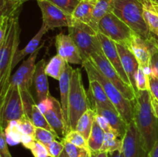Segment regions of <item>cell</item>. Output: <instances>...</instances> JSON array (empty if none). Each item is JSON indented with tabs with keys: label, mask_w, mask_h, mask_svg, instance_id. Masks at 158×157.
<instances>
[{
	"label": "cell",
	"mask_w": 158,
	"mask_h": 157,
	"mask_svg": "<svg viewBox=\"0 0 158 157\" xmlns=\"http://www.w3.org/2000/svg\"><path fill=\"white\" fill-rule=\"evenodd\" d=\"M37 105H38L39 109H40V111L44 114L46 111L49 110L52 106V96L49 95L46 99L43 100L41 102H39Z\"/></svg>",
	"instance_id": "cell-46"
},
{
	"label": "cell",
	"mask_w": 158,
	"mask_h": 157,
	"mask_svg": "<svg viewBox=\"0 0 158 157\" xmlns=\"http://www.w3.org/2000/svg\"><path fill=\"white\" fill-rule=\"evenodd\" d=\"M42 12L43 24L49 29L60 27H71L73 24V18L71 14L67 13L46 0H36Z\"/></svg>",
	"instance_id": "cell-10"
},
{
	"label": "cell",
	"mask_w": 158,
	"mask_h": 157,
	"mask_svg": "<svg viewBox=\"0 0 158 157\" xmlns=\"http://www.w3.org/2000/svg\"><path fill=\"white\" fill-rule=\"evenodd\" d=\"M148 78H149L150 92L151 95L158 100V77L151 72L148 75Z\"/></svg>",
	"instance_id": "cell-42"
},
{
	"label": "cell",
	"mask_w": 158,
	"mask_h": 157,
	"mask_svg": "<svg viewBox=\"0 0 158 157\" xmlns=\"http://www.w3.org/2000/svg\"><path fill=\"white\" fill-rule=\"evenodd\" d=\"M89 82L87 95L91 105V109L100 107L118 112L112 102L108 98L101 83L97 79H89Z\"/></svg>",
	"instance_id": "cell-18"
},
{
	"label": "cell",
	"mask_w": 158,
	"mask_h": 157,
	"mask_svg": "<svg viewBox=\"0 0 158 157\" xmlns=\"http://www.w3.org/2000/svg\"><path fill=\"white\" fill-rule=\"evenodd\" d=\"M94 110H95L97 115H102L105 119H106L113 129H114V131L119 135V137L123 139V136L126 133L127 129V124L119 115L118 112L100 107L94 108Z\"/></svg>",
	"instance_id": "cell-22"
},
{
	"label": "cell",
	"mask_w": 158,
	"mask_h": 157,
	"mask_svg": "<svg viewBox=\"0 0 158 157\" xmlns=\"http://www.w3.org/2000/svg\"><path fill=\"white\" fill-rule=\"evenodd\" d=\"M22 4L19 0H0V17H12L19 14Z\"/></svg>",
	"instance_id": "cell-30"
},
{
	"label": "cell",
	"mask_w": 158,
	"mask_h": 157,
	"mask_svg": "<svg viewBox=\"0 0 158 157\" xmlns=\"http://www.w3.org/2000/svg\"><path fill=\"white\" fill-rule=\"evenodd\" d=\"M10 18L6 17H0V44L4 41L9 26Z\"/></svg>",
	"instance_id": "cell-44"
},
{
	"label": "cell",
	"mask_w": 158,
	"mask_h": 157,
	"mask_svg": "<svg viewBox=\"0 0 158 157\" xmlns=\"http://www.w3.org/2000/svg\"><path fill=\"white\" fill-rule=\"evenodd\" d=\"M57 138H59V136L56 134L53 133L52 132H50L47 129H42V128H36L35 129L34 139H35V141L43 143L44 146H46L54 140H56Z\"/></svg>",
	"instance_id": "cell-35"
},
{
	"label": "cell",
	"mask_w": 158,
	"mask_h": 157,
	"mask_svg": "<svg viewBox=\"0 0 158 157\" xmlns=\"http://www.w3.org/2000/svg\"><path fill=\"white\" fill-rule=\"evenodd\" d=\"M152 7L153 9H154V10L157 12V14L158 15V6H157V5H154L152 3Z\"/></svg>",
	"instance_id": "cell-53"
},
{
	"label": "cell",
	"mask_w": 158,
	"mask_h": 157,
	"mask_svg": "<svg viewBox=\"0 0 158 157\" xmlns=\"http://www.w3.org/2000/svg\"><path fill=\"white\" fill-rule=\"evenodd\" d=\"M82 1H97V0H82Z\"/></svg>",
	"instance_id": "cell-58"
},
{
	"label": "cell",
	"mask_w": 158,
	"mask_h": 157,
	"mask_svg": "<svg viewBox=\"0 0 158 157\" xmlns=\"http://www.w3.org/2000/svg\"><path fill=\"white\" fill-rule=\"evenodd\" d=\"M136 87L138 91H150L148 75L140 67L136 75Z\"/></svg>",
	"instance_id": "cell-39"
},
{
	"label": "cell",
	"mask_w": 158,
	"mask_h": 157,
	"mask_svg": "<svg viewBox=\"0 0 158 157\" xmlns=\"http://www.w3.org/2000/svg\"><path fill=\"white\" fill-rule=\"evenodd\" d=\"M90 61L94 63L97 69L120 90L125 98L131 100L135 99L136 95L132 86L124 83L103 52L93 55Z\"/></svg>",
	"instance_id": "cell-9"
},
{
	"label": "cell",
	"mask_w": 158,
	"mask_h": 157,
	"mask_svg": "<svg viewBox=\"0 0 158 157\" xmlns=\"http://www.w3.org/2000/svg\"><path fill=\"white\" fill-rule=\"evenodd\" d=\"M0 157H1V156H0Z\"/></svg>",
	"instance_id": "cell-59"
},
{
	"label": "cell",
	"mask_w": 158,
	"mask_h": 157,
	"mask_svg": "<svg viewBox=\"0 0 158 157\" xmlns=\"http://www.w3.org/2000/svg\"><path fill=\"white\" fill-rule=\"evenodd\" d=\"M18 15L9 20V29L5 39L0 44V99H2L9 87L12 70V62L19 44L20 27Z\"/></svg>",
	"instance_id": "cell-2"
},
{
	"label": "cell",
	"mask_w": 158,
	"mask_h": 157,
	"mask_svg": "<svg viewBox=\"0 0 158 157\" xmlns=\"http://www.w3.org/2000/svg\"><path fill=\"white\" fill-rule=\"evenodd\" d=\"M27 115L21 89L17 86L8 87L0 103V127L4 130L12 121H17Z\"/></svg>",
	"instance_id": "cell-6"
},
{
	"label": "cell",
	"mask_w": 158,
	"mask_h": 157,
	"mask_svg": "<svg viewBox=\"0 0 158 157\" xmlns=\"http://www.w3.org/2000/svg\"><path fill=\"white\" fill-rule=\"evenodd\" d=\"M0 156L12 157L8 148V143L6 142L4 130H1L0 133Z\"/></svg>",
	"instance_id": "cell-43"
},
{
	"label": "cell",
	"mask_w": 158,
	"mask_h": 157,
	"mask_svg": "<svg viewBox=\"0 0 158 157\" xmlns=\"http://www.w3.org/2000/svg\"><path fill=\"white\" fill-rule=\"evenodd\" d=\"M96 115L97 113L95 110L93 109H89L80 117L77 124L76 130L78 131L86 140H88L90 135L93 125L96 119Z\"/></svg>",
	"instance_id": "cell-26"
},
{
	"label": "cell",
	"mask_w": 158,
	"mask_h": 157,
	"mask_svg": "<svg viewBox=\"0 0 158 157\" xmlns=\"http://www.w3.org/2000/svg\"><path fill=\"white\" fill-rule=\"evenodd\" d=\"M97 35H98L100 43H101L102 49H103L105 56L109 60L110 62L112 64V66L115 68V69L117 71L118 74L121 77L122 79L124 81V83L131 86L129 78H128L123 67V65H122L121 59H120L115 42L113 41L112 39L106 37V35H104L100 32L97 33Z\"/></svg>",
	"instance_id": "cell-15"
},
{
	"label": "cell",
	"mask_w": 158,
	"mask_h": 157,
	"mask_svg": "<svg viewBox=\"0 0 158 157\" xmlns=\"http://www.w3.org/2000/svg\"><path fill=\"white\" fill-rule=\"evenodd\" d=\"M143 18L151 35L158 38V15L153 9L151 0H144Z\"/></svg>",
	"instance_id": "cell-27"
},
{
	"label": "cell",
	"mask_w": 158,
	"mask_h": 157,
	"mask_svg": "<svg viewBox=\"0 0 158 157\" xmlns=\"http://www.w3.org/2000/svg\"><path fill=\"white\" fill-rule=\"evenodd\" d=\"M6 139L8 144L16 145L21 143L22 132L19 129L17 121H12L4 129Z\"/></svg>",
	"instance_id": "cell-32"
},
{
	"label": "cell",
	"mask_w": 158,
	"mask_h": 157,
	"mask_svg": "<svg viewBox=\"0 0 158 157\" xmlns=\"http://www.w3.org/2000/svg\"><path fill=\"white\" fill-rule=\"evenodd\" d=\"M96 120H97V123H98L99 125L100 126V127L103 129V131H104L105 132H116L115 131H114V129L112 128V126H110L109 122L107 121V119H105L103 116H102V115H97H97H96ZM116 133H117V132H116Z\"/></svg>",
	"instance_id": "cell-45"
},
{
	"label": "cell",
	"mask_w": 158,
	"mask_h": 157,
	"mask_svg": "<svg viewBox=\"0 0 158 157\" xmlns=\"http://www.w3.org/2000/svg\"><path fill=\"white\" fill-rule=\"evenodd\" d=\"M49 30V28L45 26L44 24H43L41 28L40 29V30L34 35L33 38L29 42V43L26 45V47L23 48V49H20V50L17 51L15 55V57H14L13 62H12V69L25 57L27 56V55H32L34 52H35L37 50V49L40 47V43L41 42L42 38H43V35Z\"/></svg>",
	"instance_id": "cell-21"
},
{
	"label": "cell",
	"mask_w": 158,
	"mask_h": 157,
	"mask_svg": "<svg viewBox=\"0 0 158 157\" xmlns=\"http://www.w3.org/2000/svg\"><path fill=\"white\" fill-rule=\"evenodd\" d=\"M114 0H97L93 13V18L89 27L96 32H99V23L100 20L113 11Z\"/></svg>",
	"instance_id": "cell-23"
},
{
	"label": "cell",
	"mask_w": 158,
	"mask_h": 157,
	"mask_svg": "<svg viewBox=\"0 0 158 157\" xmlns=\"http://www.w3.org/2000/svg\"><path fill=\"white\" fill-rule=\"evenodd\" d=\"M63 139L66 140V141L69 142V143H72V144L75 145V146H79L80 148L86 149V150H89V147H88L87 140L77 130H71L68 132L66 136Z\"/></svg>",
	"instance_id": "cell-34"
},
{
	"label": "cell",
	"mask_w": 158,
	"mask_h": 157,
	"mask_svg": "<svg viewBox=\"0 0 158 157\" xmlns=\"http://www.w3.org/2000/svg\"><path fill=\"white\" fill-rule=\"evenodd\" d=\"M123 147V139L118 136L116 132H105L103 146L100 152H106L108 153L116 150H120Z\"/></svg>",
	"instance_id": "cell-29"
},
{
	"label": "cell",
	"mask_w": 158,
	"mask_h": 157,
	"mask_svg": "<svg viewBox=\"0 0 158 157\" xmlns=\"http://www.w3.org/2000/svg\"><path fill=\"white\" fill-rule=\"evenodd\" d=\"M29 118H30L32 123H33L34 126L36 128H42V129H47V130L56 134V132H54L53 129H52L50 125L48 123L44 114L40 111V109H39L38 105L35 104V103L32 105Z\"/></svg>",
	"instance_id": "cell-31"
},
{
	"label": "cell",
	"mask_w": 158,
	"mask_h": 157,
	"mask_svg": "<svg viewBox=\"0 0 158 157\" xmlns=\"http://www.w3.org/2000/svg\"><path fill=\"white\" fill-rule=\"evenodd\" d=\"M110 157H124L123 152L122 149L120 150H116L114 152H110Z\"/></svg>",
	"instance_id": "cell-50"
},
{
	"label": "cell",
	"mask_w": 158,
	"mask_h": 157,
	"mask_svg": "<svg viewBox=\"0 0 158 157\" xmlns=\"http://www.w3.org/2000/svg\"><path fill=\"white\" fill-rule=\"evenodd\" d=\"M46 147L49 157H59L65 149L63 142H59L57 140L49 143L46 145Z\"/></svg>",
	"instance_id": "cell-40"
},
{
	"label": "cell",
	"mask_w": 158,
	"mask_h": 157,
	"mask_svg": "<svg viewBox=\"0 0 158 157\" xmlns=\"http://www.w3.org/2000/svg\"><path fill=\"white\" fill-rule=\"evenodd\" d=\"M144 0H114L113 11L131 29L144 39L151 36L143 18Z\"/></svg>",
	"instance_id": "cell-4"
},
{
	"label": "cell",
	"mask_w": 158,
	"mask_h": 157,
	"mask_svg": "<svg viewBox=\"0 0 158 157\" xmlns=\"http://www.w3.org/2000/svg\"><path fill=\"white\" fill-rule=\"evenodd\" d=\"M62 142L64 144L65 151L69 157H87L91 153L90 151L75 146L66 140L63 139Z\"/></svg>",
	"instance_id": "cell-36"
},
{
	"label": "cell",
	"mask_w": 158,
	"mask_h": 157,
	"mask_svg": "<svg viewBox=\"0 0 158 157\" xmlns=\"http://www.w3.org/2000/svg\"><path fill=\"white\" fill-rule=\"evenodd\" d=\"M143 157H150L149 153H148V152H146V153H145V155H144V156H143Z\"/></svg>",
	"instance_id": "cell-56"
},
{
	"label": "cell",
	"mask_w": 158,
	"mask_h": 157,
	"mask_svg": "<svg viewBox=\"0 0 158 157\" xmlns=\"http://www.w3.org/2000/svg\"><path fill=\"white\" fill-rule=\"evenodd\" d=\"M35 141V139H34V137L29 135H26V134H22L21 143L23 145V146H24L25 148H26V149H30L31 146H32V143Z\"/></svg>",
	"instance_id": "cell-47"
},
{
	"label": "cell",
	"mask_w": 158,
	"mask_h": 157,
	"mask_svg": "<svg viewBox=\"0 0 158 157\" xmlns=\"http://www.w3.org/2000/svg\"><path fill=\"white\" fill-rule=\"evenodd\" d=\"M52 129L59 137L64 139L68 132L67 123L65 119L61 103L52 97V106L44 113Z\"/></svg>",
	"instance_id": "cell-17"
},
{
	"label": "cell",
	"mask_w": 158,
	"mask_h": 157,
	"mask_svg": "<svg viewBox=\"0 0 158 157\" xmlns=\"http://www.w3.org/2000/svg\"><path fill=\"white\" fill-rule=\"evenodd\" d=\"M116 45H117V50H118L119 55L121 59L123 67L136 95L138 92L136 87V75L140 68L139 63L134 54L127 46L125 44H121V43H116Z\"/></svg>",
	"instance_id": "cell-16"
},
{
	"label": "cell",
	"mask_w": 158,
	"mask_h": 157,
	"mask_svg": "<svg viewBox=\"0 0 158 157\" xmlns=\"http://www.w3.org/2000/svg\"><path fill=\"white\" fill-rule=\"evenodd\" d=\"M69 29V35L75 42L80 55L83 64L89 61L94 54L103 53L101 43L97 35L89 33L76 26H71Z\"/></svg>",
	"instance_id": "cell-8"
},
{
	"label": "cell",
	"mask_w": 158,
	"mask_h": 157,
	"mask_svg": "<svg viewBox=\"0 0 158 157\" xmlns=\"http://www.w3.org/2000/svg\"><path fill=\"white\" fill-rule=\"evenodd\" d=\"M128 47L135 55L140 67L143 69L148 75L151 74V48L148 40L135 33L131 38Z\"/></svg>",
	"instance_id": "cell-14"
},
{
	"label": "cell",
	"mask_w": 158,
	"mask_h": 157,
	"mask_svg": "<svg viewBox=\"0 0 158 157\" xmlns=\"http://www.w3.org/2000/svg\"><path fill=\"white\" fill-rule=\"evenodd\" d=\"M59 157H69V155H68V154L66 153V151H65V149H64V150L63 151V152H62L61 154H60V155Z\"/></svg>",
	"instance_id": "cell-52"
},
{
	"label": "cell",
	"mask_w": 158,
	"mask_h": 157,
	"mask_svg": "<svg viewBox=\"0 0 158 157\" xmlns=\"http://www.w3.org/2000/svg\"><path fill=\"white\" fill-rule=\"evenodd\" d=\"M150 157H158V140L154 144V147L149 152Z\"/></svg>",
	"instance_id": "cell-49"
},
{
	"label": "cell",
	"mask_w": 158,
	"mask_h": 157,
	"mask_svg": "<svg viewBox=\"0 0 158 157\" xmlns=\"http://www.w3.org/2000/svg\"><path fill=\"white\" fill-rule=\"evenodd\" d=\"M134 121L143 149L149 153L158 140V118L153 109L150 91H138L136 94Z\"/></svg>",
	"instance_id": "cell-1"
},
{
	"label": "cell",
	"mask_w": 158,
	"mask_h": 157,
	"mask_svg": "<svg viewBox=\"0 0 158 157\" xmlns=\"http://www.w3.org/2000/svg\"><path fill=\"white\" fill-rule=\"evenodd\" d=\"M99 32L116 43L128 46L135 32L114 12L107 14L99 23Z\"/></svg>",
	"instance_id": "cell-7"
},
{
	"label": "cell",
	"mask_w": 158,
	"mask_h": 157,
	"mask_svg": "<svg viewBox=\"0 0 158 157\" xmlns=\"http://www.w3.org/2000/svg\"><path fill=\"white\" fill-rule=\"evenodd\" d=\"M17 123H18L19 127L21 130L22 133L34 137L36 127L34 126V124L31 121L30 118L28 115H25L22 119L17 120Z\"/></svg>",
	"instance_id": "cell-38"
},
{
	"label": "cell",
	"mask_w": 158,
	"mask_h": 157,
	"mask_svg": "<svg viewBox=\"0 0 158 157\" xmlns=\"http://www.w3.org/2000/svg\"><path fill=\"white\" fill-rule=\"evenodd\" d=\"M93 157H109L108 155L109 153L106 152H95V153H93Z\"/></svg>",
	"instance_id": "cell-51"
},
{
	"label": "cell",
	"mask_w": 158,
	"mask_h": 157,
	"mask_svg": "<svg viewBox=\"0 0 158 157\" xmlns=\"http://www.w3.org/2000/svg\"><path fill=\"white\" fill-rule=\"evenodd\" d=\"M19 1L20 2L22 3V4H23V3H24V2H26L30 1V0H19Z\"/></svg>",
	"instance_id": "cell-55"
},
{
	"label": "cell",
	"mask_w": 158,
	"mask_h": 157,
	"mask_svg": "<svg viewBox=\"0 0 158 157\" xmlns=\"http://www.w3.org/2000/svg\"><path fill=\"white\" fill-rule=\"evenodd\" d=\"M72 15L81 0H46Z\"/></svg>",
	"instance_id": "cell-37"
},
{
	"label": "cell",
	"mask_w": 158,
	"mask_h": 157,
	"mask_svg": "<svg viewBox=\"0 0 158 157\" xmlns=\"http://www.w3.org/2000/svg\"><path fill=\"white\" fill-rule=\"evenodd\" d=\"M151 2L154 5H157V6H158V0H151Z\"/></svg>",
	"instance_id": "cell-54"
},
{
	"label": "cell",
	"mask_w": 158,
	"mask_h": 157,
	"mask_svg": "<svg viewBox=\"0 0 158 157\" xmlns=\"http://www.w3.org/2000/svg\"><path fill=\"white\" fill-rule=\"evenodd\" d=\"M46 63L45 58H42L35 65V71L34 74L33 83L39 102L46 99L49 96V83L47 75L45 72Z\"/></svg>",
	"instance_id": "cell-19"
},
{
	"label": "cell",
	"mask_w": 158,
	"mask_h": 157,
	"mask_svg": "<svg viewBox=\"0 0 158 157\" xmlns=\"http://www.w3.org/2000/svg\"><path fill=\"white\" fill-rule=\"evenodd\" d=\"M82 66L84 67L89 79H97L101 83L108 98L114 105L119 115L122 117L125 123L129 125L130 123L134 122V112L135 99L131 100L125 98L120 90L97 69L90 60L84 62Z\"/></svg>",
	"instance_id": "cell-3"
},
{
	"label": "cell",
	"mask_w": 158,
	"mask_h": 157,
	"mask_svg": "<svg viewBox=\"0 0 158 157\" xmlns=\"http://www.w3.org/2000/svg\"><path fill=\"white\" fill-rule=\"evenodd\" d=\"M73 69L70 66L69 63L66 62L65 69L60 77V103L63 108L65 119L68 122V99H69V89H70V81Z\"/></svg>",
	"instance_id": "cell-20"
},
{
	"label": "cell",
	"mask_w": 158,
	"mask_h": 157,
	"mask_svg": "<svg viewBox=\"0 0 158 157\" xmlns=\"http://www.w3.org/2000/svg\"><path fill=\"white\" fill-rule=\"evenodd\" d=\"M122 151L124 157H143L147 152L142 146L140 132L134 122L127 125L123 138Z\"/></svg>",
	"instance_id": "cell-12"
},
{
	"label": "cell",
	"mask_w": 158,
	"mask_h": 157,
	"mask_svg": "<svg viewBox=\"0 0 158 157\" xmlns=\"http://www.w3.org/2000/svg\"><path fill=\"white\" fill-rule=\"evenodd\" d=\"M44 46V42L29 55L26 60H25L19 66L16 72L11 77L9 86H17L22 91L29 90V88L33 83L34 74L35 71V60L40 49Z\"/></svg>",
	"instance_id": "cell-11"
},
{
	"label": "cell",
	"mask_w": 158,
	"mask_h": 157,
	"mask_svg": "<svg viewBox=\"0 0 158 157\" xmlns=\"http://www.w3.org/2000/svg\"><path fill=\"white\" fill-rule=\"evenodd\" d=\"M87 157H93V154H92V152H91V153L90 154H89V155H88V156Z\"/></svg>",
	"instance_id": "cell-57"
},
{
	"label": "cell",
	"mask_w": 158,
	"mask_h": 157,
	"mask_svg": "<svg viewBox=\"0 0 158 157\" xmlns=\"http://www.w3.org/2000/svg\"><path fill=\"white\" fill-rule=\"evenodd\" d=\"M89 109H91V105L83 86L81 70L77 68L73 69L70 81L68 99V132L76 130L78 120Z\"/></svg>",
	"instance_id": "cell-5"
},
{
	"label": "cell",
	"mask_w": 158,
	"mask_h": 157,
	"mask_svg": "<svg viewBox=\"0 0 158 157\" xmlns=\"http://www.w3.org/2000/svg\"><path fill=\"white\" fill-rule=\"evenodd\" d=\"M66 64V62L65 61L64 58L56 54L46 64L45 72L48 76L52 77L54 79L59 81L64 71Z\"/></svg>",
	"instance_id": "cell-28"
},
{
	"label": "cell",
	"mask_w": 158,
	"mask_h": 157,
	"mask_svg": "<svg viewBox=\"0 0 158 157\" xmlns=\"http://www.w3.org/2000/svg\"><path fill=\"white\" fill-rule=\"evenodd\" d=\"M104 135L105 132L100 127L97 120L95 119L94 125H93L90 135H89V139L87 140L88 147H89L91 152L95 153V152H100L102 146H103Z\"/></svg>",
	"instance_id": "cell-25"
},
{
	"label": "cell",
	"mask_w": 158,
	"mask_h": 157,
	"mask_svg": "<svg viewBox=\"0 0 158 157\" xmlns=\"http://www.w3.org/2000/svg\"><path fill=\"white\" fill-rule=\"evenodd\" d=\"M97 1H82L80 2L72 14L74 21L88 25L93 18L94 9Z\"/></svg>",
	"instance_id": "cell-24"
},
{
	"label": "cell",
	"mask_w": 158,
	"mask_h": 157,
	"mask_svg": "<svg viewBox=\"0 0 158 157\" xmlns=\"http://www.w3.org/2000/svg\"><path fill=\"white\" fill-rule=\"evenodd\" d=\"M147 40L151 48V72L158 77V38L151 35V36Z\"/></svg>",
	"instance_id": "cell-33"
},
{
	"label": "cell",
	"mask_w": 158,
	"mask_h": 157,
	"mask_svg": "<svg viewBox=\"0 0 158 157\" xmlns=\"http://www.w3.org/2000/svg\"><path fill=\"white\" fill-rule=\"evenodd\" d=\"M151 103H152L153 109H154V114L158 118V100L151 95Z\"/></svg>",
	"instance_id": "cell-48"
},
{
	"label": "cell",
	"mask_w": 158,
	"mask_h": 157,
	"mask_svg": "<svg viewBox=\"0 0 158 157\" xmlns=\"http://www.w3.org/2000/svg\"><path fill=\"white\" fill-rule=\"evenodd\" d=\"M29 150L32 152L34 157H49V153L46 146L40 142H34Z\"/></svg>",
	"instance_id": "cell-41"
},
{
	"label": "cell",
	"mask_w": 158,
	"mask_h": 157,
	"mask_svg": "<svg viewBox=\"0 0 158 157\" xmlns=\"http://www.w3.org/2000/svg\"><path fill=\"white\" fill-rule=\"evenodd\" d=\"M57 54L63 57L68 63L83 65L81 55L70 35L60 32L56 36Z\"/></svg>",
	"instance_id": "cell-13"
}]
</instances>
